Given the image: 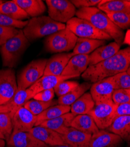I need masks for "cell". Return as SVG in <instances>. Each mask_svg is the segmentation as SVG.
Wrapping results in <instances>:
<instances>
[{
    "mask_svg": "<svg viewBox=\"0 0 130 147\" xmlns=\"http://www.w3.org/2000/svg\"><path fill=\"white\" fill-rule=\"evenodd\" d=\"M57 104V101L56 100H52L49 102H43L32 98L27 102L23 107L29 110L32 114L37 116L47 108L56 105Z\"/></svg>",
    "mask_w": 130,
    "mask_h": 147,
    "instance_id": "1f68e13d",
    "label": "cell"
},
{
    "mask_svg": "<svg viewBox=\"0 0 130 147\" xmlns=\"http://www.w3.org/2000/svg\"><path fill=\"white\" fill-rule=\"evenodd\" d=\"M29 132L35 138L50 147L58 145H68L61 134L49 128L38 125L34 127Z\"/></svg>",
    "mask_w": 130,
    "mask_h": 147,
    "instance_id": "4fadbf2b",
    "label": "cell"
},
{
    "mask_svg": "<svg viewBox=\"0 0 130 147\" xmlns=\"http://www.w3.org/2000/svg\"><path fill=\"white\" fill-rule=\"evenodd\" d=\"M29 17L32 18L39 17L46 10V6L41 0H14Z\"/></svg>",
    "mask_w": 130,
    "mask_h": 147,
    "instance_id": "4316f807",
    "label": "cell"
},
{
    "mask_svg": "<svg viewBox=\"0 0 130 147\" xmlns=\"http://www.w3.org/2000/svg\"><path fill=\"white\" fill-rule=\"evenodd\" d=\"M112 100L117 105L130 102V90L118 89L113 93Z\"/></svg>",
    "mask_w": 130,
    "mask_h": 147,
    "instance_id": "74e56055",
    "label": "cell"
},
{
    "mask_svg": "<svg viewBox=\"0 0 130 147\" xmlns=\"http://www.w3.org/2000/svg\"><path fill=\"white\" fill-rule=\"evenodd\" d=\"M117 105L113 101L95 104L89 113L100 130L107 129L115 118Z\"/></svg>",
    "mask_w": 130,
    "mask_h": 147,
    "instance_id": "9c48e42d",
    "label": "cell"
},
{
    "mask_svg": "<svg viewBox=\"0 0 130 147\" xmlns=\"http://www.w3.org/2000/svg\"><path fill=\"white\" fill-rule=\"evenodd\" d=\"M47 61V59L33 60L24 67L18 76V90L29 88L42 77Z\"/></svg>",
    "mask_w": 130,
    "mask_h": 147,
    "instance_id": "52a82bcc",
    "label": "cell"
},
{
    "mask_svg": "<svg viewBox=\"0 0 130 147\" xmlns=\"http://www.w3.org/2000/svg\"><path fill=\"white\" fill-rule=\"evenodd\" d=\"M6 141L7 145L13 147H50L29 132H13Z\"/></svg>",
    "mask_w": 130,
    "mask_h": 147,
    "instance_id": "5bb4252c",
    "label": "cell"
},
{
    "mask_svg": "<svg viewBox=\"0 0 130 147\" xmlns=\"http://www.w3.org/2000/svg\"><path fill=\"white\" fill-rule=\"evenodd\" d=\"M128 74L130 76V65H129V68H128V69H127V71H126Z\"/></svg>",
    "mask_w": 130,
    "mask_h": 147,
    "instance_id": "c3c4849f",
    "label": "cell"
},
{
    "mask_svg": "<svg viewBox=\"0 0 130 147\" xmlns=\"http://www.w3.org/2000/svg\"><path fill=\"white\" fill-rule=\"evenodd\" d=\"M71 127L91 136L100 130L92 117L89 114L75 116L71 123Z\"/></svg>",
    "mask_w": 130,
    "mask_h": 147,
    "instance_id": "7402d4cb",
    "label": "cell"
},
{
    "mask_svg": "<svg viewBox=\"0 0 130 147\" xmlns=\"http://www.w3.org/2000/svg\"><path fill=\"white\" fill-rule=\"evenodd\" d=\"M29 45V41L23 31L19 30L17 35L0 47L3 66L9 68L15 67L19 59Z\"/></svg>",
    "mask_w": 130,
    "mask_h": 147,
    "instance_id": "277c9868",
    "label": "cell"
},
{
    "mask_svg": "<svg viewBox=\"0 0 130 147\" xmlns=\"http://www.w3.org/2000/svg\"><path fill=\"white\" fill-rule=\"evenodd\" d=\"M97 7L105 14L118 13L130 14V1L127 0H102Z\"/></svg>",
    "mask_w": 130,
    "mask_h": 147,
    "instance_id": "603a6c76",
    "label": "cell"
},
{
    "mask_svg": "<svg viewBox=\"0 0 130 147\" xmlns=\"http://www.w3.org/2000/svg\"><path fill=\"white\" fill-rule=\"evenodd\" d=\"M28 23V21L17 20L5 14L0 13V26L23 29L26 27Z\"/></svg>",
    "mask_w": 130,
    "mask_h": 147,
    "instance_id": "8d00e7d4",
    "label": "cell"
},
{
    "mask_svg": "<svg viewBox=\"0 0 130 147\" xmlns=\"http://www.w3.org/2000/svg\"><path fill=\"white\" fill-rule=\"evenodd\" d=\"M105 43V40L78 38L72 53L74 55H89Z\"/></svg>",
    "mask_w": 130,
    "mask_h": 147,
    "instance_id": "cb8c5ba5",
    "label": "cell"
},
{
    "mask_svg": "<svg viewBox=\"0 0 130 147\" xmlns=\"http://www.w3.org/2000/svg\"><path fill=\"white\" fill-rule=\"evenodd\" d=\"M119 116H130V102L117 105L115 117Z\"/></svg>",
    "mask_w": 130,
    "mask_h": 147,
    "instance_id": "b9f144b4",
    "label": "cell"
},
{
    "mask_svg": "<svg viewBox=\"0 0 130 147\" xmlns=\"http://www.w3.org/2000/svg\"><path fill=\"white\" fill-rule=\"evenodd\" d=\"M17 91L15 71L9 68L0 69V105L9 102Z\"/></svg>",
    "mask_w": 130,
    "mask_h": 147,
    "instance_id": "30bf717a",
    "label": "cell"
},
{
    "mask_svg": "<svg viewBox=\"0 0 130 147\" xmlns=\"http://www.w3.org/2000/svg\"><path fill=\"white\" fill-rule=\"evenodd\" d=\"M70 78H73L71 77L66 76H46L41 77L39 80H38L33 85L29 88L32 98L37 94L46 90L54 89L56 85L62 81L65 80H67Z\"/></svg>",
    "mask_w": 130,
    "mask_h": 147,
    "instance_id": "ffe728a7",
    "label": "cell"
},
{
    "mask_svg": "<svg viewBox=\"0 0 130 147\" xmlns=\"http://www.w3.org/2000/svg\"><path fill=\"white\" fill-rule=\"evenodd\" d=\"M55 94V92L53 88L43 90L35 95L33 99L43 102H49L53 100Z\"/></svg>",
    "mask_w": 130,
    "mask_h": 147,
    "instance_id": "ab89813d",
    "label": "cell"
},
{
    "mask_svg": "<svg viewBox=\"0 0 130 147\" xmlns=\"http://www.w3.org/2000/svg\"><path fill=\"white\" fill-rule=\"evenodd\" d=\"M124 43H127L130 45V30L128 31L126 34V35L124 37Z\"/></svg>",
    "mask_w": 130,
    "mask_h": 147,
    "instance_id": "ee69618b",
    "label": "cell"
},
{
    "mask_svg": "<svg viewBox=\"0 0 130 147\" xmlns=\"http://www.w3.org/2000/svg\"><path fill=\"white\" fill-rule=\"evenodd\" d=\"M75 117V115L74 114L68 113L56 118L45 121L39 125L49 128L62 134L66 128L71 127V123Z\"/></svg>",
    "mask_w": 130,
    "mask_h": 147,
    "instance_id": "484cf974",
    "label": "cell"
},
{
    "mask_svg": "<svg viewBox=\"0 0 130 147\" xmlns=\"http://www.w3.org/2000/svg\"><path fill=\"white\" fill-rule=\"evenodd\" d=\"M73 56L72 53H59L53 55L47 61L43 76H61L69 60Z\"/></svg>",
    "mask_w": 130,
    "mask_h": 147,
    "instance_id": "9a60e30c",
    "label": "cell"
},
{
    "mask_svg": "<svg viewBox=\"0 0 130 147\" xmlns=\"http://www.w3.org/2000/svg\"><path fill=\"white\" fill-rule=\"evenodd\" d=\"M130 65V47L120 50L115 55L96 65L89 66L81 77L95 83L117 74L125 72Z\"/></svg>",
    "mask_w": 130,
    "mask_h": 147,
    "instance_id": "6da1fadb",
    "label": "cell"
},
{
    "mask_svg": "<svg viewBox=\"0 0 130 147\" xmlns=\"http://www.w3.org/2000/svg\"><path fill=\"white\" fill-rule=\"evenodd\" d=\"M4 3L3 1H1V0H0V5H1V4H3Z\"/></svg>",
    "mask_w": 130,
    "mask_h": 147,
    "instance_id": "681fc988",
    "label": "cell"
},
{
    "mask_svg": "<svg viewBox=\"0 0 130 147\" xmlns=\"http://www.w3.org/2000/svg\"><path fill=\"white\" fill-rule=\"evenodd\" d=\"M94 106L95 102L90 93L86 92L70 106V113L75 116L89 114Z\"/></svg>",
    "mask_w": 130,
    "mask_h": 147,
    "instance_id": "d4e9b609",
    "label": "cell"
},
{
    "mask_svg": "<svg viewBox=\"0 0 130 147\" xmlns=\"http://www.w3.org/2000/svg\"><path fill=\"white\" fill-rule=\"evenodd\" d=\"M115 90L110 77L93 83L90 87V94L95 104L113 101L112 95Z\"/></svg>",
    "mask_w": 130,
    "mask_h": 147,
    "instance_id": "8fae6325",
    "label": "cell"
},
{
    "mask_svg": "<svg viewBox=\"0 0 130 147\" xmlns=\"http://www.w3.org/2000/svg\"><path fill=\"white\" fill-rule=\"evenodd\" d=\"M13 132H29L35 125L37 116L32 114L24 107L19 108L12 118Z\"/></svg>",
    "mask_w": 130,
    "mask_h": 147,
    "instance_id": "7c38bea8",
    "label": "cell"
},
{
    "mask_svg": "<svg viewBox=\"0 0 130 147\" xmlns=\"http://www.w3.org/2000/svg\"><path fill=\"white\" fill-rule=\"evenodd\" d=\"M79 85V83L77 81L65 80L59 83L54 88V91L58 97H61L69 93Z\"/></svg>",
    "mask_w": 130,
    "mask_h": 147,
    "instance_id": "d590c367",
    "label": "cell"
},
{
    "mask_svg": "<svg viewBox=\"0 0 130 147\" xmlns=\"http://www.w3.org/2000/svg\"><path fill=\"white\" fill-rule=\"evenodd\" d=\"M32 98V96L28 89L18 90L13 99L9 102L12 107V111L9 112L12 118L19 108L23 107L27 102Z\"/></svg>",
    "mask_w": 130,
    "mask_h": 147,
    "instance_id": "4dcf8cb0",
    "label": "cell"
},
{
    "mask_svg": "<svg viewBox=\"0 0 130 147\" xmlns=\"http://www.w3.org/2000/svg\"><path fill=\"white\" fill-rule=\"evenodd\" d=\"M120 47L121 45L115 41L99 47L89 55V66L99 64L113 57L120 50Z\"/></svg>",
    "mask_w": 130,
    "mask_h": 147,
    "instance_id": "d6986e66",
    "label": "cell"
},
{
    "mask_svg": "<svg viewBox=\"0 0 130 147\" xmlns=\"http://www.w3.org/2000/svg\"><path fill=\"white\" fill-rule=\"evenodd\" d=\"M5 141L4 140L0 138V147H5Z\"/></svg>",
    "mask_w": 130,
    "mask_h": 147,
    "instance_id": "f6af8a7d",
    "label": "cell"
},
{
    "mask_svg": "<svg viewBox=\"0 0 130 147\" xmlns=\"http://www.w3.org/2000/svg\"><path fill=\"white\" fill-rule=\"evenodd\" d=\"M7 147H13V146H8V145H7Z\"/></svg>",
    "mask_w": 130,
    "mask_h": 147,
    "instance_id": "816d5d0a",
    "label": "cell"
},
{
    "mask_svg": "<svg viewBox=\"0 0 130 147\" xmlns=\"http://www.w3.org/2000/svg\"><path fill=\"white\" fill-rule=\"evenodd\" d=\"M128 146H129V147H130V141L128 142Z\"/></svg>",
    "mask_w": 130,
    "mask_h": 147,
    "instance_id": "f907efd6",
    "label": "cell"
},
{
    "mask_svg": "<svg viewBox=\"0 0 130 147\" xmlns=\"http://www.w3.org/2000/svg\"><path fill=\"white\" fill-rule=\"evenodd\" d=\"M67 29L79 38L100 40H110L111 36L94 27L86 20L73 17L66 24Z\"/></svg>",
    "mask_w": 130,
    "mask_h": 147,
    "instance_id": "8992f818",
    "label": "cell"
},
{
    "mask_svg": "<svg viewBox=\"0 0 130 147\" xmlns=\"http://www.w3.org/2000/svg\"><path fill=\"white\" fill-rule=\"evenodd\" d=\"M65 141L71 147H91V135L73 127H67L61 134Z\"/></svg>",
    "mask_w": 130,
    "mask_h": 147,
    "instance_id": "ac0fdd59",
    "label": "cell"
},
{
    "mask_svg": "<svg viewBox=\"0 0 130 147\" xmlns=\"http://www.w3.org/2000/svg\"><path fill=\"white\" fill-rule=\"evenodd\" d=\"M0 138L3 139V140H5V138H4V136H3V135L1 134V132H0Z\"/></svg>",
    "mask_w": 130,
    "mask_h": 147,
    "instance_id": "7dc6e473",
    "label": "cell"
},
{
    "mask_svg": "<svg viewBox=\"0 0 130 147\" xmlns=\"http://www.w3.org/2000/svg\"><path fill=\"white\" fill-rule=\"evenodd\" d=\"M115 90L129 89L130 90V76L125 72H120L110 77Z\"/></svg>",
    "mask_w": 130,
    "mask_h": 147,
    "instance_id": "e575fe53",
    "label": "cell"
},
{
    "mask_svg": "<svg viewBox=\"0 0 130 147\" xmlns=\"http://www.w3.org/2000/svg\"><path fill=\"white\" fill-rule=\"evenodd\" d=\"M49 17L59 23H67L76 13L75 5L67 0H46Z\"/></svg>",
    "mask_w": 130,
    "mask_h": 147,
    "instance_id": "ba28073f",
    "label": "cell"
},
{
    "mask_svg": "<svg viewBox=\"0 0 130 147\" xmlns=\"http://www.w3.org/2000/svg\"><path fill=\"white\" fill-rule=\"evenodd\" d=\"M0 13L20 21L29 18L28 15L14 2V0L4 2L0 5Z\"/></svg>",
    "mask_w": 130,
    "mask_h": 147,
    "instance_id": "f546056e",
    "label": "cell"
},
{
    "mask_svg": "<svg viewBox=\"0 0 130 147\" xmlns=\"http://www.w3.org/2000/svg\"><path fill=\"white\" fill-rule=\"evenodd\" d=\"M89 66V55H76L71 58L61 76L79 77Z\"/></svg>",
    "mask_w": 130,
    "mask_h": 147,
    "instance_id": "e0dca14e",
    "label": "cell"
},
{
    "mask_svg": "<svg viewBox=\"0 0 130 147\" xmlns=\"http://www.w3.org/2000/svg\"><path fill=\"white\" fill-rule=\"evenodd\" d=\"M66 27L65 24L56 22L49 16H39L29 20L22 31L30 41L51 35Z\"/></svg>",
    "mask_w": 130,
    "mask_h": 147,
    "instance_id": "3957f363",
    "label": "cell"
},
{
    "mask_svg": "<svg viewBox=\"0 0 130 147\" xmlns=\"http://www.w3.org/2000/svg\"><path fill=\"white\" fill-rule=\"evenodd\" d=\"M11 111H12V107L9 102L5 105H0V113H9Z\"/></svg>",
    "mask_w": 130,
    "mask_h": 147,
    "instance_id": "7bdbcfd3",
    "label": "cell"
},
{
    "mask_svg": "<svg viewBox=\"0 0 130 147\" xmlns=\"http://www.w3.org/2000/svg\"><path fill=\"white\" fill-rule=\"evenodd\" d=\"M107 131L119 136L124 141H130V116H119L115 118Z\"/></svg>",
    "mask_w": 130,
    "mask_h": 147,
    "instance_id": "44dd1931",
    "label": "cell"
},
{
    "mask_svg": "<svg viewBox=\"0 0 130 147\" xmlns=\"http://www.w3.org/2000/svg\"><path fill=\"white\" fill-rule=\"evenodd\" d=\"M78 37L66 27L51 35L45 40L46 51L53 53H63L74 49Z\"/></svg>",
    "mask_w": 130,
    "mask_h": 147,
    "instance_id": "5b68a950",
    "label": "cell"
},
{
    "mask_svg": "<svg viewBox=\"0 0 130 147\" xmlns=\"http://www.w3.org/2000/svg\"><path fill=\"white\" fill-rule=\"evenodd\" d=\"M51 147H71L69 145H58V146H51Z\"/></svg>",
    "mask_w": 130,
    "mask_h": 147,
    "instance_id": "bcb514c9",
    "label": "cell"
},
{
    "mask_svg": "<svg viewBox=\"0 0 130 147\" xmlns=\"http://www.w3.org/2000/svg\"><path fill=\"white\" fill-rule=\"evenodd\" d=\"M19 31V30L13 27L0 26V47L17 35Z\"/></svg>",
    "mask_w": 130,
    "mask_h": 147,
    "instance_id": "f35d334b",
    "label": "cell"
},
{
    "mask_svg": "<svg viewBox=\"0 0 130 147\" xmlns=\"http://www.w3.org/2000/svg\"><path fill=\"white\" fill-rule=\"evenodd\" d=\"M76 15L77 18L88 21L97 29L110 35L117 44L121 45L124 43L123 30L115 25L107 15L97 7L79 8Z\"/></svg>",
    "mask_w": 130,
    "mask_h": 147,
    "instance_id": "7a4b0ae2",
    "label": "cell"
},
{
    "mask_svg": "<svg viewBox=\"0 0 130 147\" xmlns=\"http://www.w3.org/2000/svg\"><path fill=\"white\" fill-rule=\"evenodd\" d=\"M102 0H71L72 3L76 8H87L93 7L98 5Z\"/></svg>",
    "mask_w": 130,
    "mask_h": 147,
    "instance_id": "60d3db41",
    "label": "cell"
},
{
    "mask_svg": "<svg viewBox=\"0 0 130 147\" xmlns=\"http://www.w3.org/2000/svg\"><path fill=\"white\" fill-rule=\"evenodd\" d=\"M106 14L115 25L122 30L130 28V14L118 13Z\"/></svg>",
    "mask_w": 130,
    "mask_h": 147,
    "instance_id": "836d02e7",
    "label": "cell"
},
{
    "mask_svg": "<svg viewBox=\"0 0 130 147\" xmlns=\"http://www.w3.org/2000/svg\"><path fill=\"white\" fill-rule=\"evenodd\" d=\"M91 83L89 82L79 84V86L65 95L59 97L57 103L59 105L71 106L77 100L90 89Z\"/></svg>",
    "mask_w": 130,
    "mask_h": 147,
    "instance_id": "f1b7e54d",
    "label": "cell"
},
{
    "mask_svg": "<svg viewBox=\"0 0 130 147\" xmlns=\"http://www.w3.org/2000/svg\"><path fill=\"white\" fill-rule=\"evenodd\" d=\"M123 142L119 136L102 129L92 135L90 145L91 147H121Z\"/></svg>",
    "mask_w": 130,
    "mask_h": 147,
    "instance_id": "2e32d148",
    "label": "cell"
},
{
    "mask_svg": "<svg viewBox=\"0 0 130 147\" xmlns=\"http://www.w3.org/2000/svg\"><path fill=\"white\" fill-rule=\"evenodd\" d=\"M70 106L57 104L45 109L39 115H37V121L35 127L41 125L42 122L51 120L63 114L70 113Z\"/></svg>",
    "mask_w": 130,
    "mask_h": 147,
    "instance_id": "83f0119b",
    "label": "cell"
},
{
    "mask_svg": "<svg viewBox=\"0 0 130 147\" xmlns=\"http://www.w3.org/2000/svg\"><path fill=\"white\" fill-rule=\"evenodd\" d=\"M0 132L6 140L13 132V120L9 113H0Z\"/></svg>",
    "mask_w": 130,
    "mask_h": 147,
    "instance_id": "d6a6232c",
    "label": "cell"
}]
</instances>
